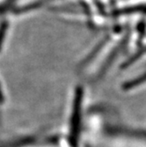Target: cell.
<instances>
[{
    "mask_svg": "<svg viewBox=\"0 0 146 147\" xmlns=\"http://www.w3.org/2000/svg\"><path fill=\"white\" fill-rule=\"evenodd\" d=\"M7 28H8V26L5 22L0 26V47H1V44L4 42V39H5Z\"/></svg>",
    "mask_w": 146,
    "mask_h": 147,
    "instance_id": "1",
    "label": "cell"
}]
</instances>
